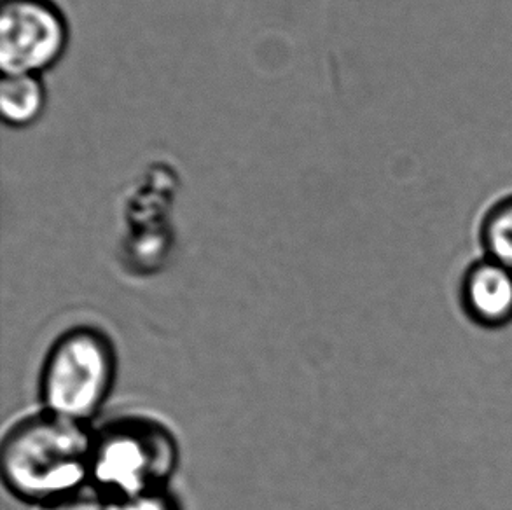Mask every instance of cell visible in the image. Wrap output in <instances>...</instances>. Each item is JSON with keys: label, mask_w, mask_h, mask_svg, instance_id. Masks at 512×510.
<instances>
[{"label": "cell", "mask_w": 512, "mask_h": 510, "mask_svg": "<svg viewBox=\"0 0 512 510\" xmlns=\"http://www.w3.org/2000/svg\"><path fill=\"white\" fill-rule=\"evenodd\" d=\"M91 442L83 423L42 409L16 421L0 449L2 479L16 497L49 504L90 481Z\"/></svg>", "instance_id": "6da1fadb"}, {"label": "cell", "mask_w": 512, "mask_h": 510, "mask_svg": "<svg viewBox=\"0 0 512 510\" xmlns=\"http://www.w3.org/2000/svg\"><path fill=\"white\" fill-rule=\"evenodd\" d=\"M177 458V442L165 425L146 416H125L93 434L90 481L119 504L165 490Z\"/></svg>", "instance_id": "7a4b0ae2"}, {"label": "cell", "mask_w": 512, "mask_h": 510, "mask_svg": "<svg viewBox=\"0 0 512 510\" xmlns=\"http://www.w3.org/2000/svg\"><path fill=\"white\" fill-rule=\"evenodd\" d=\"M116 378V352L104 332L77 327L56 339L41 373L44 409L83 423L104 406Z\"/></svg>", "instance_id": "3957f363"}, {"label": "cell", "mask_w": 512, "mask_h": 510, "mask_svg": "<svg viewBox=\"0 0 512 510\" xmlns=\"http://www.w3.org/2000/svg\"><path fill=\"white\" fill-rule=\"evenodd\" d=\"M70 25L56 0H2L0 69L4 76H41L69 49Z\"/></svg>", "instance_id": "277c9868"}, {"label": "cell", "mask_w": 512, "mask_h": 510, "mask_svg": "<svg viewBox=\"0 0 512 510\" xmlns=\"http://www.w3.org/2000/svg\"><path fill=\"white\" fill-rule=\"evenodd\" d=\"M460 308L472 324L497 331L512 324V271L483 255L471 262L458 287Z\"/></svg>", "instance_id": "5b68a950"}, {"label": "cell", "mask_w": 512, "mask_h": 510, "mask_svg": "<svg viewBox=\"0 0 512 510\" xmlns=\"http://www.w3.org/2000/svg\"><path fill=\"white\" fill-rule=\"evenodd\" d=\"M48 91L41 76H4L0 81V116L4 125L23 130L44 116Z\"/></svg>", "instance_id": "8992f818"}, {"label": "cell", "mask_w": 512, "mask_h": 510, "mask_svg": "<svg viewBox=\"0 0 512 510\" xmlns=\"http://www.w3.org/2000/svg\"><path fill=\"white\" fill-rule=\"evenodd\" d=\"M479 242L486 257L512 271V194L486 212L479 226Z\"/></svg>", "instance_id": "52a82bcc"}, {"label": "cell", "mask_w": 512, "mask_h": 510, "mask_svg": "<svg viewBox=\"0 0 512 510\" xmlns=\"http://www.w3.org/2000/svg\"><path fill=\"white\" fill-rule=\"evenodd\" d=\"M44 510H118V504L105 497L100 491L79 490L67 497L58 498L55 502L44 505Z\"/></svg>", "instance_id": "ba28073f"}, {"label": "cell", "mask_w": 512, "mask_h": 510, "mask_svg": "<svg viewBox=\"0 0 512 510\" xmlns=\"http://www.w3.org/2000/svg\"><path fill=\"white\" fill-rule=\"evenodd\" d=\"M118 510H179V507L167 491L160 490L119 502Z\"/></svg>", "instance_id": "9c48e42d"}]
</instances>
